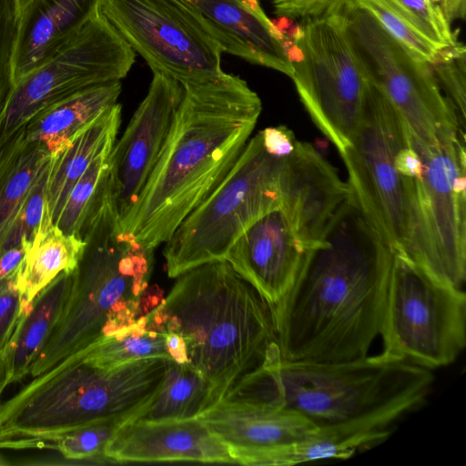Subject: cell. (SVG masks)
I'll use <instances>...</instances> for the list:
<instances>
[{
    "label": "cell",
    "mask_w": 466,
    "mask_h": 466,
    "mask_svg": "<svg viewBox=\"0 0 466 466\" xmlns=\"http://www.w3.org/2000/svg\"><path fill=\"white\" fill-rule=\"evenodd\" d=\"M392 259L352 200L271 308L279 357L341 362L368 356L380 335Z\"/></svg>",
    "instance_id": "6da1fadb"
},
{
    "label": "cell",
    "mask_w": 466,
    "mask_h": 466,
    "mask_svg": "<svg viewBox=\"0 0 466 466\" xmlns=\"http://www.w3.org/2000/svg\"><path fill=\"white\" fill-rule=\"evenodd\" d=\"M259 132L263 147L269 155L284 158L294 151L298 140L287 127H268Z\"/></svg>",
    "instance_id": "f35d334b"
},
{
    "label": "cell",
    "mask_w": 466,
    "mask_h": 466,
    "mask_svg": "<svg viewBox=\"0 0 466 466\" xmlns=\"http://www.w3.org/2000/svg\"><path fill=\"white\" fill-rule=\"evenodd\" d=\"M16 5L18 15L26 7L31 0H14Z\"/></svg>",
    "instance_id": "f6af8a7d"
},
{
    "label": "cell",
    "mask_w": 466,
    "mask_h": 466,
    "mask_svg": "<svg viewBox=\"0 0 466 466\" xmlns=\"http://www.w3.org/2000/svg\"><path fill=\"white\" fill-rule=\"evenodd\" d=\"M111 149L96 157L72 187L54 225L65 234L79 238L82 225L92 208L108 169Z\"/></svg>",
    "instance_id": "4dcf8cb0"
},
{
    "label": "cell",
    "mask_w": 466,
    "mask_h": 466,
    "mask_svg": "<svg viewBox=\"0 0 466 466\" xmlns=\"http://www.w3.org/2000/svg\"><path fill=\"white\" fill-rule=\"evenodd\" d=\"M431 370L383 352L341 361L287 360L279 349L244 376L224 399L294 411L317 428L420 407L433 383Z\"/></svg>",
    "instance_id": "277c9868"
},
{
    "label": "cell",
    "mask_w": 466,
    "mask_h": 466,
    "mask_svg": "<svg viewBox=\"0 0 466 466\" xmlns=\"http://www.w3.org/2000/svg\"><path fill=\"white\" fill-rule=\"evenodd\" d=\"M280 209L299 241L316 250L353 200L348 183L309 143L298 141L283 160Z\"/></svg>",
    "instance_id": "2e32d148"
},
{
    "label": "cell",
    "mask_w": 466,
    "mask_h": 466,
    "mask_svg": "<svg viewBox=\"0 0 466 466\" xmlns=\"http://www.w3.org/2000/svg\"><path fill=\"white\" fill-rule=\"evenodd\" d=\"M183 93L182 85L176 79L153 72L147 96L108 154L106 187L120 227L153 173Z\"/></svg>",
    "instance_id": "9a60e30c"
},
{
    "label": "cell",
    "mask_w": 466,
    "mask_h": 466,
    "mask_svg": "<svg viewBox=\"0 0 466 466\" xmlns=\"http://www.w3.org/2000/svg\"><path fill=\"white\" fill-rule=\"evenodd\" d=\"M53 155L23 130L0 148V245L39 173Z\"/></svg>",
    "instance_id": "4316f807"
},
{
    "label": "cell",
    "mask_w": 466,
    "mask_h": 466,
    "mask_svg": "<svg viewBox=\"0 0 466 466\" xmlns=\"http://www.w3.org/2000/svg\"><path fill=\"white\" fill-rule=\"evenodd\" d=\"M404 415L389 413L363 420L318 428L308 437L248 456V466H289L322 460H345L388 439Z\"/></svg>",
    "instance_id": "7402d4cb"
},
{
    "label": "cell",
    "mask_w": 466,
    "mask_h": 466,
    "mask_svg": "<svg viewBox=\"0 0 466 466\" xmlns=\"http://www.w3.org/2000/svg\"><path fill=\"white\" fill-rule=\"evenodd\" d=\"M177 278L148 316L158 331L183 338L187 364L209 385L208 410L278 348L272 310L225 259Z\"/></svg>",
    "instance_id": "3957f363"
},
{
    "label": "cell",
    "mask_w": 466,
    "mask_h": 466,
    "mask_svg": "<svg viewBox=\"0 0 466 466\" xmlns=\"http://www.w3.org/2000/svg\"><path fill=\"white\" fill-rule=\"evenodd\" d=\"M116 103L77 131L66 149L54 155L46 189L47 211L53 224L77 180L93 161L112 148L121 123Z\"/></svg>",
    "instance_id": "603a6c76"
},
{
    "label": "cell",
    "mask_w": 466,
    "mask_h": 466,
    "mask_svg": "<svg viewBox=\"0 0 466 466\" xmlns=\"http://www.w3.org/2000/svg\"><path fill=\"white\" fill-rule=\"evenodd\" d=\"M79 238L86 246L70 296L30 370L31 378L147 315L142 300L149 287L154 250L121 230L107 190L89 211Z\"/></svg>",
    "instance_id": "8992f818"
},
{
    "label": "cell",
    "mask_w": 466,
    "mask_h": 466,
    "mask_svg": "<svg viewBox=\"0 0 466 466\" xmlns=\"http://www.w3.org/2000/svg\"><path fill=\"white\" fill-rule=\"evenodd\" d=\"M121 82L97 86L55 104L34 116L22 128L25 137L62 153L70 138L117 102Z\"/></svg>",
    "instance_id": "d4e9b609"
},
{
    "label": "cell",
    "mask_w": 466,
    "mask_h": 466,
    "mask_svg": "<svg viewBox=\"0 0 466 466\" xmlns=\"http://www.w3.org/2000/svg\"><path fill=\"white\" fill-rule=\"evenodd\" d=\"M171 360L153 357L107 369L85 349L75 351L0 404V450L46 449L72 430L129 420L158 392Z\"/></svg>",
    "instance_id": "5b68a950"
},
{
    "label": "cell",
    "mask_w": 466,
    "mask_h": 466,
    "mask_svg": "<svg viewBox=\"0 0 466 466\" xmlns=\"http://www.w3.org/2000/svg\"><path fill=\"white\" fill-rule=\"evenodd\" d=\"M99 4L100 0H31L18 15L14 83L67 44L99 12Z\"/></svg>",
    "instance_id": "44dd1931"
},
{
    "label": "cell",
    "mask_w": 466,
    "mask_h": 466,
    "mask_svg": "<svg viewBox=\"0 0 466 466\" xmlns=\"http://www.w3.org/2000/svg\"><path fill=\"white\" fill-rule=\"evenodd\" d=\"M343 10L354 50L371 82L426 145L444 144L461 132L455 107L444 96L431 66L415 57L351 0Z\"/></svg>",
    "instance_id": "8fae6325"
},
{
    "label": "cell",
    "mask_w": 466,
    "mask_h": 466,
    "mask_svg": "<svg viewBox=\"0 0 466 466\" xmlns=\"http://www.w3.org/2000/svg\"><path fill=\"white\" fill-rule=\"evenodd\" d=\"M75 270L59 274L23 313L6 347L10 384L29 375L64 311L74 285Z\"/></svg>",
    "instance_id": "cb8c5ba5"
},
{
    "label": "cell",
    "mask_w": 466,
    "mask_h": 466,
    "mask_svg": "<svg viewBox=\"0 0 466 466\" xmlns=\"http://www.w3.org/2000/svg\"><path fill=\"white\" fill-rule=\"evenodd\" d=\"M104 456L112 463H236L227 446L198 418L127 421L107 442Z\"/></svg>",
    "instance_id": "d6986e66"
},
{
    "label": "cell",
    "mask_w": 466,
    "mask_h": 466,
    "mask_svg": "<svg viewBox=\"0 0 466 466\" xmlns=\"http://www.w3.org/2000/svg\"><path fill=\"white\" fill-rule=\"evenodd\" d=\"M423 162L413 178L412 240L409 258L462 288L466 278V153L461 132L444 144L426 145L410 134Z\"/></svg>",
    "instance_id": "4fadbf2b"
},
{
    "label": "cell",
    "mask_w": 466,
    "mask_h": 466,
    "mask_svg": "<svg viewBox=\"0 0 466 466\" xmlns=\"http://www.w3.org/2000/svg\"><path fill=\"white\" fill-rule=\"evenodd\" d=\"M137 53L98 12L58 52L14 83L0 110V148L44 109L121 82Z\"/></svg>",
    "instance_id": "7c38bea8"
},
{
    "label": "cell",
    "mask_w": 466,
    "mask_h": 466,
    "mask_svg": "<svg viewBox=\"0 0 466 466\" xmlns=\"http://www.w3.org/2000/svg\"><path fill=\"white\" fill-rule=\"evenodd\" d=\"M53 157L26 195L0 245V252L20 244L24 238L33 241L43 222L52 221L47 211L46 189Z\"/></svg>",
    "instance_id": "1f68e13d"
},
{
    "label": "cell",
    "mask_w": 466,
    "mask_h": 466,
    "mask_svg": "<svg viewBox=\"0 0 466 466\" xmlns=\"http://www.w3.org/2000/svg\"><path fill=\"white\" fill-rule=\"evenodd\" d=\"M208 398L207 380L188 364L171 360L158 392L127 421L197 418L208 409Z\"/></svg>",
    "instance_id": "83f0119b"
},
{
    "label": "cell",
    "mask_w": 466,
    "mask_h": 466,
    "mask_svg": "<svg viewBox=\"0 0 466 466\" xmlns=\"http://www.w3.org/2000/svg\"><path fill=\"white\" fill-rule=\"evenodd\" d=\"M99 13L152 72L182 86L224 73L221 48L177 0H100Z\"/></svg>",
    "instance_id": "5bb4252c"
},
{
    "label": "cell",
    "mask_w": 466,
    "mask_h": 466,
    "mask_svg": "<svg viewBox=\"0 0 466 466\" xmlns=\"http://www.w3.org/2000/svg\"><path fill=\"white\" fill-rule=\"evenodd\" d=\"M415 57L434 64L443 50L431 41L392 0H351ZM445 49V48H444Z\"/></svg>",
    "instance_id": "f546056e"
},
{
    "label": "cell",
    "mask_w": 466,
    "mask_h": 466,
    "mask_svg": "<svg viewBox=\"0 0 466 466\" xmlns=\"http://www.w3.org/2000/svg\"><path fill=\"white\" fill-rule=\"evenodd\" d=\"M121 424V420H112L75 429L55 439L46 449L58 451L67 460L102 459L112 463L104 456V451Z\"/></svg>",
    "instance_id": "d6a6232c"
},
{
    "label": "cell",
    "mask_w": 466,
    "mask_h": 466,
    "mask_svg": "<svg viewBox=\"0 0 466 466\" xmlns=\"http://www.w3.org/2000/svg\"><path fill=\"white\" fill-rule=\"evenodd\" d=\"M83 349L94 363L107 369L153 357L171 359L164 333L154 328L148 314Z\"/></svg>",
    "instance_id": "f1b7e54d"
},
{
    "label": "cell",
    "mask_w": 466,
    "mask_h": 466,
    "mask_svg": "<svg viewBox=\"0 0 466 466\" xmlns=\"http://www.w3.org/2000/svg\"><path fill=\"white\" fill-rule=\"evenodd\" d=\"M223 53L279 71L291 78L287 37L259 0H177Z\"/></svg>",
    "instance_id": "ac0fdd59"
},
{
    "label": "cell",
    "mask_w": 466,
    "mask_h": 466,
    "mask_svg": "<svg viewBox=\"0 0 466 466\" xmlns=\"http://www.w3.org/2000/svg\"><path fill=\"white\" fill-rule=\"evenodd\" d=\"M284 158L266 151L260 132L248 139L221 183L165 243L163 255L169 278L225 259L230 247L251 224L280 208Z\"/></svg>",
    "instance_id": "52a82bcc"
},
{
    "label": "cell",
    "mask_w": 466,
    "mask_h": 466,
    "mask_svg": "<svg viewBox=\"0 0 466 466\" xmlns=\"http://www.w3.org/2000/svg\"><path fill=\"white\" fill-rule=\"evenodd\" d=\"M86 243L65 234L46 219L35 236L16 273L17 287L27 303L62 272L76 268Z\"/></svg>",
    "instance_id": "484cf974"
},
{
    "label": "cell",
    "mask_w": 466,
    "mask_h": 466,
    "mask_svg": "<svg viewBox=\"0 0 466 466\" xmlns=\"http://www.w3.org/2000/svg\"><path fill=\"white\" fill-rule=\"evenodd\" d=\"M313 251L299 241L278 208L251 224L230 247L225 260L273 308L293 288Z\"/></svg>",
    "instance_id": "e0dca14e"
},
{
    "label": "cell",
    "mask_w": 466,
    "mask_h": 466,
    "mask_svg": "<svg viewBox=\"0 0 466 466\" xmlns=\"http://www.w3.org/2000/svg\"><path fill=\"white\" fill-rule=\"evenodd\" d=\"M184 93L159 159L120 228L154 250L221 183L262 110L238 76L182 86Z\"/></svg>",
    "instance_id": "7a4b0ae2"
},
{
    "label": "cell",
    "mask_w": 466,
    "mask_h": 466,
    "mask_svg": "<svg viewBox=\"0 0 466 466\" xmlns=\"http://www.w3.org/2000/svg\"><path fill=\"white\" fill-rule=\"evenodd\" d=\"M430 1H431V2H433V3L440 4V0H430Z\"/></svg>",
    "instance_id": "bcb514c9"
},
{
    "label": "cell",
    "mask_w": 466,
    "mask_h": 466,
    "mask_svg": "<svg viewBox=\"0 0 466 466\" xmlns=\"http://www.w3.org/2000/svg\"><path fill=\"white\" fill-rule=\"evenodd\" d=\"M164 335L170 358L177 363H187V348L183 338L174 331H165Z\"/></svg>",
    "instance_id": "b9f144b4"
},
{
    "label": "cell",
    "mask_w": 466,
    "mask_h": 466,
    "mask_svg": "<svg viewBox=\"0 0 466 466\" xmlns=\"http://www.w3.org/2000/svg\"><path fill=\"white\" fill-rule=\"evenodd\" d=\"M273 6L274 14L279 17L290 20H303L321 16L341 0H267Z\"/></svg>",
    "instance_id": "74e56055"
},
{
    "label": "cell",
    "mask_w": 466,
    "mask_h": 466,
    "mask_svg": "<svg viewBox=\"0 0 466 466\" xmlns=\"http://www.w3.org/2000/svg\"><path fill=\"white\" fill-rule=\"evenodd\" d=\"M397 171L404 177L419 179L423 173V162L411 143L400 148L394 159Z\"/></svg>",
    "instance_id": "ab89813d"
},
{
    "label": "cell",
    "mask_w": 466,
    "mask_h": 466,
    "mask_svg": "<svg viewBox=\"0 0 466 466\" xmlns=\"http://www.w3.org/2000/svg\"><path fill=\"white\" fill-rule=\"evenodd\" d=\"M410 143L406 123L371 82L352 141L340 156L361 214L394 253L408 258L412 240L413 178L402 177L394 159Z\"/></svg>",
    "instance_id": "ba28073f"
},
{
    "label": "cell",
    "mask_w": 466,
    "mask_h": 466,
    "mask_svg": "<svg viewBox=\"0 0 466 466\" xmlns=\"http://www.w3.org/2000/svg\"><path fill=\"white\" fill-rule=\"evenodd\" d=\"M18 13L14 0H0V110L13 86Z\"/></svg>",
    "instance_id": "d590c367"
},
{
    "label": "cell",
    "mask_w": 466,
    "mask_h": 466,
    "mask_svg": "<svg viewBox=\"0 0 466 466\" xmlns=\"http://www.w3.org/2000/svg\"><path fill=\"white\" fill-rule=\"evenodd\" d=\"M341 0L327 14L300 20L292 39L296 90L316 127L339 154L350 145L371 81L350 39Z\"/></svg>",
    "instance_id": "30bf717a"
},
{
    "label": "cell",
    "mask_w": 466,
    "mask_h": 466,
    "mask_svg": "<svg viewBox=\"0 0 466 466\" xmlns=\"http://www.w3.org/2000/svg\"><path fill=\"white\" fill-rule=\"evenodd\" d=\"M30 304L25 300L17 287L16 275L0 281V352L6 350L23 313Z\"/></svg>",
    "instance_id": "8d00e7d4"
},
{
    "label": "cell",
    "mask_w": 466,
    "mask_h": 466,
    "mask_svg": "<svg viewBox=\"0 0 466 466\" xmlns=\"http://www.w3.org/2000/svg\"><path fill=\"white\" fill-rule=\"evenodd\" d=\"M381 352L428 370L453 363L466 346V295L393 252L380 329Z\"/></svg>",
    "instance_id": "9c48e42d"
},
{
    "label": "cell",
    "mask_w": 466,
    "mask_h": 466,
    "mask_svg": "<svg viewBox=\"0 0 466 466\" xmlns=\"http://www.w3.org/2000/svg\"><path fill=\"white\" fill-rule=\"evenodd\" d=\"M441 48L459 43L440 4L430 0H392Z\"/></svg>",
    "instance_id": "e575fe53"
},
{
    "label": "cell",
    "mask_w": 466,
    "mask_h": 466,
    "mask_svg": "<svg viewBox=\"0 0 466 466\" xmlns=\"http://www.w3.org/2000/svg\"><path fill=\"white\" fill-rule=\"evenodd\" d=\"M440 5L451 24L465 15V0H440Z\"/></svg>",
    "instance_id": "7bdbcfd3"
},
{
    "label": "cell",
    "mask_w": 466,
    "mask_h": 466,
    "mask_svg": "<svg viewBox=\"0 0 466 466\" xmlns=\"http://www.w3.org/2000/svg\"><path fill=\"white\" fill-rule=\"evenodd\" d=\"M32 241H23L6 250L0 252V281L16 275Z\"/></svg>",
    "instance_id": "60d3db41"
},
{
    "label": "cell",
    "mask_w": 466,
    "mask_h": 466,
    "mask_svg": "<svg viewBox=\"0 0 466 466\" xmlns=\"http://www.w3.org/2000/svg\"><path fill=\"white\" fill-rule=\"evenodd\" d=\"M10 384V370L6 350L0 352V397L7 385Z\"/></svg>",
    "instance_id": "ee69618b"
},
{
    "label": "cell",
    "mask_w": 466,
    "mask_h": 466,
    "mask_svg": "<svg viewBox=\"0 0 466 466\" xmlns=\"http://www.w3.org/2000/svg\"><path fill=\"white\" fill-rule=\"evenodd\" d=\"M197 418L227 446L238 464L253 453L302 440L318 429L287 409L227 399Z\"/></svg>",
    "instance_id": "ffe728a7"
},
{
    "label": "cell",
    "mask_w": 466,
    "mask_h": 466,
    "mask_svg": "<svg viewBox=\"0 0 466 466\" xmlns=\"http://www.w3.org/2000/svg\"><path fill=\"white\" fill-rule=\"evenodd\" d=\"M439 84L455 107L460 122L465 121V47L460 42L441 51L439 59L431 65Z\"/></svg>",
    "instance_id": "836d02e7"
}]
</instances>
